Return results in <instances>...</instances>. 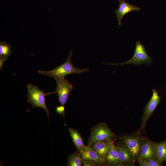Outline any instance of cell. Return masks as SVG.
I'll use <instances>...</instances> for the list:
<instances>
[{
  "label": "cell",
  "instance_id": "cell-1",
  "mask_svg": "<svg viewBox=\"0 0 166 166\" xmlns=\"http://www.w3.org/2000/svg\"><path fill=\"white\" fill-rule=\"evenodd\" d=\"M73 51L69 52L68 56L65 61L63 64L56 67L52 70L48 71L38 70L39 73L54 78L55 79L65 78L68 75L72 74H79L89 71L88 69H80L75 67L71 61V58Z\"/></svg>",
  "mask_w": 166,
  "mask_h": 166
},
{
  "label": "cell",
  "instance_id": "cell-2",
  "mask_svg": "<svg viewBox=\"0 0 166 166\" xmlns=\"http://www.w3.org/2000/svg\"><path fill=\"white\" fill-rule=\"evenodd\" d=\"M27 102L30 104L34 108H40L44 109L49 118V111L45 104V97L47 95L53 93L54 92L45 93L43 90L31 83L27 85Z\"/></svg>",
  "mask_w": 166,
  "mask_h": 166
},
{
  "label": "cell",
  "instance_id": "cell-3",
  "mask_svg": "<svg viewBox=\"0 0 166 166\" xmlns=\"http://www.w3.org/2000/svg\"><path fill=\"white\" fill-rule=\"evenodd\" d=\"M118 137L106 123H99L91 129L87 146H91L93 143L97 141L110 140Z\"/></svg>",
  "mask_w": 166,
  "mask_h": 166
},
{
  "label": "cell",
  "instance_id": "cell-4",
  "mask_svg": "<svg viewBox=\"0 0 166 166\" xmlns=\"http://www.w3.org/2000/svg\"><path fill=\"white\" fill-rule=\"evenodd\" d=\"M152 59L147 52L143 45L138 41L136 43V47L133 55L129 60L124 62L118 63H108L107 64L123 65L125 64H133L134 65H140L144 64L147 66L150 65Z\"/></svg>",
  "mask_w": 166,
  "mask_h": 166
},
{
  "label": "cell",
  "instance_id": "cell-5",
  "mask_svg": "<svg viewBox=\"0 0 166 166\" xmlns=\"http://www.w3.org/2000/svg\"><path fill=\"white\" fill-rule=\"evenodd\" d=\"M152 97L146 105L144 109L141 117V124L139 130L136 132L139 134H146L145 126L148 120L153 114L161 100V97L157 91L155 89L152 90Z\"/></svg>",
  "mask_w": 166,
  "mask_h": 166
},
{
  "label": "cell",
  "instance_id": "cell-6",
  "mask_svg": "<svg viewBox=\"0 0 166 166\" xmlns=\"http://www.w3.org/2000/svg\"><path fill=\"white\" fill-rule=\"evenodd\" d=\"M141 135L136 132L119 136L129 150L136 161L139 156L144 138Z\"/></svg>",
  "mask_w": 166,
  "mask_h": 166
},
{
  "label": "cell",
  "instance_id": "cell-7",
  "mask_svg": "<svg viewBox=\"0 0 166 166\" xmlns=\"http://www.w3.org/2000/svg\"><path fill=\"white\" fill-rule=\"evenodd\" d=\"M56 86L54 93L57 96L61 105L64 106L73 88V85L65 78L55 79Z\"/></svg>",
  "mask_w": 166,
  "mask_h": 166
},
{
  "label": "cell",
  "instance_id": "cell-8",
  "mask_svg": "<svg viewBox=\"0 0 166 166\" xmlns=\"http://www.w3.org/2000/svg\"><path fill=\"white\" fill-rule=\"evenodd\" d=\"M118 142L116 145L118 158L122 166H133L136 161L133 158L130 152L124 142Z\"/></svg>",
  "mask_w": 166,
  "mask_h": 166
},
{
  "label": "cell",
  "instance_id": "cell-9",
  "mask_svg": "<svg viewBox=\"0 0 166 166\" xmlns=\"http://www.w3.org/2000/svg\"><path fill=\"white\" fill-rule=\"evenodd\" d=\"M119 137L111 140L109 151L105 160V165L122 166L119 160L117 148L115 144L116 140H121Z\"/></svg>",
  "mask_w": 166,
  "mask_h": 166
},
{
  "label": "cell",
  "instance_id": "cell-10",
  "mask_svg": "<svg viewBox=\"0 0 166 166\" xmlns=\"http://www.w3.org/2000/svg\"><path fill=\"white\" fill-rule=\"evenodd\" d=\"M155 158H156L153 150L152 141L145 136L144 137L137 159L148 161Z\"/></svg>",
  "mask_w": 166,
  "mask_h": 166
},
{
  "label": "cell",
  "instance_id": "cell-11",
  "mask_svg": "<svg viewBox=\"0 0 166 166\" xmlns=\"http://www.w3.org/2000/svg\"><path fill=\"white\" fill-rule=\"evenodd\" d=\"M119 2V8L115 10L118 24L121 25V22L124 16L127 13L133 11H139L140 8L130 4L124 0H117Z\"/></svg>",
  "mask_w": 166,
  "mask_h": 166
},
{
  "label": "cell",
  "instance_id": "cell-12",
  "mask_svg": "<svg viewBox=\"0 0 166 166\" xmlns=\"http://www.w3.org/2000/svg\"><path fill=\"white\" fill-rule=\"evenodd\" d=\"M111 140L97 141L93 143L91 146L99 156L103 165H105V160L109 151Z\"/></svg>",
  "mask_w": 166,
  "mask_h": 166
},
{
  "label": "cell",
  "instance_id": "cell-13",
  "mask_svg": "<svg viewBox=\"0 0 166 166\" xmlns=\"http://www.w3.org/2000/svg\"><path fill=\"white\" fill-rule=\"evenodd\" d=\"M79 152L82 160L91 161L96 163L98 165H103L99 156L91 146H85Z\"/></svg>",
  "mask_w": 166,
  "mask_h": 166
},
{
  "label": "cell",
  "instance_id": "cell-14",
  "mask_svg": "<svg viewBox=\"0 0 166 166\" xmlns=\"http://www.w3.org/2000/svg\"><path fill=\"white\" fill-rule=\"evenodd\" d=\"M156 158L162 164L166 161V140L159 142L152 141Z\"/></svg>",
  "mask_w": 166,
  "mask_h": 166
},
{
  "label": "cell",
  "instance_id": "cell-15",
  "mask_svg": "<svg viewBox=\"0 0 166 166\" xmlns=\"http://www.w3.org/2000/svg\"><path fill=\"white\" fill-rule=\"evenodd\" d=\"M68 131L77 150L80 151L85 146L82 137L78 132L75 129L70 128Z\"/></svg>",
  "mask_w": 166,
  "mask_h": 166
},
{
  "label": "cell",
  "instance_id": "cell-16",
  "mask_svg": "<svg viewBox=\"0 0 166 166\" xmlns=\"http://www.w3.org/2000/svg\"><path fill=\"white\" fill-rule=\"evenodd\" d=\"M67 158V165L68 166H81L82 165L83 160L77 150L69 155Z\"/></svg>",
  "mask_w": 166,
  "mask_h": 166
},
{
  "label": "cell",
  "instance_id": "cell-17",
  "mask_svg": "<svg viewBox=\"0 0 166 166\" xmlns=\"http://www.w3.org/2000/svg\"><path fill=\"white\" fill-rule=\"evenodd\" d=\"M12 52L11 46L5 41L0 42V57L7 59Z\"/></svg>",
  "mask_w": 166,
  "mask_h": 166
},
{
  "label": "cell",
  "instance_id": "cell-18",
  "mask_svg": "<svg viewBox=\"0 0 166 166\" xmlns=\"http://www.w3.org/2000/svg\"><path fill=\"white\" fill-rule=\"evenodd\" d=\"M150 166H163V164H161L156 158L151 159L148 161Z\"/></svg>",
  "mask_w": 166,
  "mask_h": 166
},
{
  "label": "cell",
  "instance_id": "cell-19",
  "mask_svg": "<svg viewBox=\"0 0 166 166\" xmlns=\"http://www.w3.org/2000/svg\"><path fill=\"white\" fill-rule=\"evenodd\" d=\"M82 165L83 166H97L98 165L96 163L88 160H83Z\"/></svg>",
  "mask_w": 166,
  "mask_h": 166
},
{
  "label": "cell",
  "instance_id": "cell-20",
  "mask_svg": "<svg viewBox=\"0 0 166 166\" xmlns=\"http://www.w3.org/2000/svg\"><path fill=\"white\" fill-rule=\"evenodd\" d=\"M136 161L140 166H150L148 161L140 159H137Z\"/></svg>",
  "mask_w": 166,
  "mask_h": 166
},
{
  "label": "cell",
  "instance_id": "cell-21",
  "mask_svg": "<svg viewBox=\"0 0 166 166\" xmlns=\"http://www.w3.org/2000/svg\"><path fill=\"white\" fill-rule=\"evenodd\" d=\"M64 106L61 105L57 106L56 108L57 113L60 114H63L64 115Z\"/></svg>",
  "mask_w": 166,
  "mask_h": 166
},
{
  "label": "cell",
  "instance_id": "cell-22",
  "mask_svg": "<svg viewBox=\"0 0 166 166\" xmlns=\"http://www.w3.org/2000/svg\"><path fill=\"white\" fill-rule=\"evenodd\" d=\"M7 58L0 57V69L1 70L3 68L4 63L6 61Z\"/></svg>",
  "mask_w": 166,
  "mask_h": 166
},
{
  "label": "cell",
  "instance_id": "cell-23",
  "mask_svg": "<svg viewBox=\"0 0 166 166\" xmlns=\"http://www.w3.org/2000/svg\"><path fill=\"white\" fill-rule=\"evenodd\" d=\"M165 121H166V119H165Z\"/></svg>",
  "mask_w": 166,
  "mask_h": 166
}]
</instances>
